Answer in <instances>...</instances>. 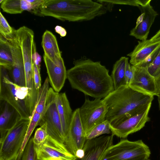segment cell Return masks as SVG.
<instances>
[{
    "label": "cell",
    "instance_id": "cell-1",
    "mask_svg": "<svg viewBox=\"0 0 160 160\" xmlns=\"http://www.w3.org/2000/svg\"><path fill=\"white\" fill-rule=\"evenodd\" d=\"M67 70V79L72 88L95 98H103L114 90L109 70L100 62L82 58L75 60Z\"/></svg>",
    "mask_w": 160,
    "mask_h": 160
},
{
    "label": "cell",
    "instance_id": "cell-2",
    "mask_svg": "<svg viewBox=\"0 0 160 160\" xmlns=\"http://www.w3.org/2000/svg\"><path fill=\"white\" fill-rule=\"evenodd\" d=\"M112 5L92 0H45L40 7V16L62 21L82 22L105 14Z\"/></svg>",
    "mask_w": 160,
    "mask_h": 160
},
{
    "label": "cell",
    "instance_id": "cell-3",
    "mask_svg": "<svg viewBox=\"0 0 160 160\" xmlns=\"http://www.w3.org/2000/svg\"><path fill=\"white\" fill-rule=\"evenodd\" d=\"M153 98L128 86H122L102 99L108 108L105 120L110 126L115 125L145 110Z\"/></svg>",
    "mask_w": 160,
    "mask_h": 160
},
{
    "label": "cell",
    "instance_id": "cell-4",
    "mask_svg": "<svg viewBox=\"0 0 160 160\" xmlns=\"http://www.w3.org/2000/svg\"><path fill=\"white\" fill-rule=\"evenodd\" d=\"M28 96V89L14 83L8 70L0 66V100L5 101L12 107L21 118L30 119Z\"/></svg>",
    "mask_w": 160,
    "mask_h": 160
},
{
    "label": "cell",
    "instance_id": "cell-5",
    "mask_svg": "<svg viewBox=\"0 0 160 160\" xmlns=\"http://www.w3.org/2000/svg\"><path fill=\"white\" fill-rule=\"evenodd\" d=\"M150 150L142 140L130 141L122 138L104 152L100 160H131L140 158H149Z\"/></svg>",
    "mask_w": 160,
    "mask_h": 160
},
{
    "label": "cell",
    "instance_id": "cell-6",
    "mask_svg": "<svg viewBox=\"0 0 160 160\" xmlns=\"http://www.w3.org/2000/svg\"><path fill=\"white\" fill-rule=\"evenodd\" d=\"M57 92L49 88L44 110L38 126L46 129L48 136L64 143L65 137L56 102Z\"/></svg>",
    "mask_w": 160,
    "mask_h": 160
},
{
    "label": "cell",
    "instance_id": "cell-7",
    "mask_svg": "<svg viewBox=\"0 0 160 160\" xmlns=\"http://www.w3.org/2000/svg\"><path fill=\"white\" fill-rule=\"evenodd\" d=\"M30 119L20 118L0 143V160H9L18 155Z\"/></svg>",
    "mask_w": 160,
    "mask_h": 160
},
{
    "label": "cell",
    "instance_id": "cell-8",
    "mask_svg": "<svg viewBox=\"0 0 160 160\" xmlns=\"http://www.w3.org/2000/svg\"><path fill=\"white\" fill-rule=\"evenodd\" d=\"M79 110L81 120L86 135L93 128L105 120L108 108L102 99L95 98L90 100L86 98Z\"/></svg>",
    "mask_w": 160,
    "mask_h": 160
},
{
    "label": "cell",
    "instance_id": "cell-9",
    "mask_svg": "<svg viewBox=\"0 0 160 160\" xmlns=\"http://www.w3.org/2000/svg\"><path fill=\"white\" fill-rule=\"evenodd\" d=\"M35 148L38 160H74L76 158L68 150L64 143L49 136L43 143L35 145Z\"/></svg>",
    "mask_w": 160,
    "mask_h": 160
},
{
    "label": "cell",
    "instance_id": "cell-10",
    "mask_svg": "<svg viewBox=\"0 0 160 160\" xmlns=\"http://www.w3.org/2000/svg\"><path fill=\"white\" fill-rule=\"evenodd\" d=\"M151 105L138 114L115 125H110L112 134L120 138H126L129 134L140 130L150 120L148 113Z\"/></svg>",
    "mask_w": 160,
    "mask_h": 160
},
{
    "label": "cell",
    "instance_id": "cell-11",
    "mask_svg": "<svg viewBox=\"0 0 160 160\" xmlns=\"http://www.w3.org/2000/svg\"><path fill=\"white\" fill-rule=\"evenodd\" d=\"M86 140V135L80 118L79 108H78L73 112L72 119L64 144L68 150L75 156L78 150L83 148Z\"/></svg>",
    "mask_w": 160,
    "mask_h": 160
},
{
    "label": "cell",
    "instance_id": "cell-12",
    "mask_svg": "<svg viewBox=\"0 0 160 160\" xmlns=\"http://www.w3.org/2000/svg\"><path fill=\"white\" fill-rule=\"evenodd\" d=\"M10 45L13 59L11 69L8 71L13 82L22 87H26L24 67L21 48L14 32L12 37L7 40Z\"/></svg>",
    "mask_w": 160,
    "mask_h": 160
},
{
    "label": "cell",
    "instance_id": "cell-13",
    "mask_svg": "<svg viewBox=\"0 0 160 160\" xmlns=\"http://www.w3.org/2000/svg\"><path fill=\"white\" fill-rule=\"evenodd\" d=\"M151 0L146 4L138 7L141 14L138 18L135 27L129 35L141 41L147 39L150 28L158 13L150 4Z\"/></svg>",
    "mask_w": 160,
    "mask_h": 160
},
{
    "label": "cell",
    "instance_id": "cell-14",
    "mask_svg": "<svg viewBox=\"0 0 160 160\" xmlns=\"http://www.w3.org/2000/svg\"><path fill=\"white\" fill-rule=\"evenodd\" d=\"M133 66L134 76L128 86L134 90L145 94L153 96H156L155 78L149 73L147 67Z\"/></svg>",
    "mask_w": 160,
    "mask_h": 160
},
{
    "label": "cell",
    "instance_id": "cell-15",
    "mask_svg": "<svg viewBox=\"0 0 160 160\" xmlns=\"http://www.w3.org/2000/svg\"><path fill=\"white\" fill-rule=\"evenodd\" d=\"M114 135L102 136L86 140L83 149L84 154L74 160H100L105 151L113 145Z\"/></svg>",
    "mask_w": 160,
    "mask_h": 160
},
{
    "label": "cell",
    "instance_id": "cell-16",
    "mask_svg": "<svg viewBox=\"0 0 160 160\" xmlns=\"http://www.w3.org/2000/svg\"><path fill=\"white\" fill-rule=\"evenodd\" d=\"M49 82L52 88L56 92H59L63 87L67 79V70L63 59L59 63L56 64L43 56Z\"/></svg>",
    "mask_w": 160,
    "mask_h": 160
},
{
    "label": "cell",
    "instance_id": "cell-17",
    "mask_svg": "<svg viewBox=\"0 0 160 160\" xmlns=\"http://www.w3.org/2000/svg\"><path fill=\"white\" fill-rule=\"evenodd\" d=\"M20 118L19 114L12 107L5 101H0V143Z\"/></svg>",
    "mask_w": 160,
    "mask_h": 160
},
{
    "label": "cell",
    "instance_id": "cell-18",
    "mask_svg": "<svg viewBox=\"0 0 160 160\" xmlns=\"http://www.w3.org/2000/svg\"><path fill=\"white\" fill-rule=\"evenodd\" d=\"M56 102L65 140L68 133L73 112L65 92H57Z\"/></svg>",
    "mask_w": 160,
    "mask_h": 160
},
{
    "label": "cell",
    "instance_id": "cell-19",
    "mask_svg": "<svg viewBox=\"0 0 160 160\" xmlns=\"http://www.w3.org/2000/svg\"><path fill=\"white\" fill-rule=\"evenodd\" d=\"M160 47V41L153 42L150 39L139 41L133 51L127 54L130 58V63L132 66L139 65Z\"/></svg>",
    "mask_w": 160,
    "mask_h": 160
},
{
    "label": "cell",
    "instance_id": "cell-20",
    "mask_svg": "<svg viewBox=\"0 0 160 160\" xmlns=\"http://www.w3.org/2000/svg\"><path fill=\"white\" fill-rule=\"evenodd\" d=\"M41 45L44 55L54 63L58 64L63 59L56 37L51 31L47 30L44 32Z\"/></svg>",
    "mask_w": 160,
    "mask_h": 160
},
{
    "label": "cell",
    "instance_id": "cell-21",
    "mask_svg": "<svg viewBox=\"0 0 160 160\" xmlns=\"http://www.w3.org/2000/svg\"><path fill=\"white\" fill-rule=\"evenodd\" d=\"M128 58L122 57L114 63L111 77L114 90L122 86L126 85L125 81V72L126 64Z\"/></svg>",
    "mask_w": 160,
    "mask_h": 160
},
{
    "label": "cell",
    "instance_id": "cell-22",
    "mask_svg": "<svg viewBox=\"0 0 160 160\" xmlns=\"http://www.w3.org/2000/svg\"><path fill=\"white\" fill-rule=\"evenodd\" d=\"M12 64V56L8 42L0 35V66L9 71Z\"/></svg>",
    "mask_w": 160,
    "mask_h": 160
},
{
    "label": "cell",
    "instance_id": "cell-23",
    "mask_svg": "<svg viewBox=\"0 0 160 160\" xmlns=\"http://www.w3.org/2000/svg\"><path fill=\"white\" fill-rule=\"evenodd\" d=\"M49 81L47 77L38 90L37 97L33 111L41 115L43 113L45 107L49 90Z\"/></svg>",
    "mask_w": 160,
    "mask_h": 160
},
{
    "label": "cell",
    "instance_id": "cell-24",
    "mask_svg": "<svg viewBox=\"0 0 160 160\" xmlns=\"http://www.w3.org/2000/svg\"><path fill=\"white\" fill-rule=\"evenodd\" d=\"M41 116L42 115L33 111L24 141L18 154V157L20 160H21L23 152L33 132L38 126Z\"/></svg>",
    "mask_w": 160,
    "mask_h": 160
},
{
    "label": "cell",
    "instance_id": "cell-25",
    "mask_svg": "<svg viewBox=\"0 0 160 160\" xmlns=\"http://www.w3.org/2000/svg\"><path fill=\"white\" fill-rule=\"evenodd\" d=\"M1 8L3 11L11 14H19L23 11L21 0H0Z\"/></svg>",
    "mask_w": 160,
    "mask_h": 160
},
{
    "label": "cell",
    "instance_id": "cell-26",
    "mask_svg": "<svg viewBox=\"0 0 160 160\" xmlns=\"http://www.w3.org/2000/svg\"><path fill=\"white\" fill-rule=\"evenodd\" d=\"M111 132L110 123L105 120L91 129L86 134V139L90 140L94 139L103 134H109Z\"/></svg>",
    "mask_w": 160,
    "mask_h": 160
},
{
    "label": "cell",
    "instance_id": "cell-27",
    "mask_svg": "<svg viewBox=\"0 0 160 160\" xmlns=\"http://www.w3.org/2000/svg\"><path fill=\"white\" fill-rule=\"evenodd\" d=\"M21 160H38L33 137L30 138L27 143Z\"/></svg>",
    "mask_w": 160,
    "mask_h": 160
},
{
    "label": "cell",
    "instance_id": "cell-28",
    "mask_svg": "<svg viewBox=\"0 0 160 160\" xmlns=\"http://www.w3.org/2000/svg\"><path fill=\"white\" fill-rule=\"evenodd\" d=\"M15 30L9 25L7 20L0 12V35L7 40L14 35Z\"/></svg>",
    "mask_w": 160,
    "mask_h": 160
},
{
    "label": "cell",
    "instance_id": "cell-29",
    "mask_svg": "<svg viewBox=\"0 0 160 160\" xmlns=\"http://www.w3.org/2000/svg\"><path fill=\"white\" fill-rule=\"evenodd\" d=\"M150 0H100V1L103 2L114 4L126 5L139 7L147 4Z\"/></svg>",
    "mask_w": 160,
    "mask_h": 160
},
{
    "label": "cell",
    "instance_id": "cell-30",
    "mask_svg": "<svg viewBox=\"0 0 160 160\" xmlns=\"http://www.w3.org/2000/svg\"><path fill=\"white\" fill-rule=\"evenodd\" d=\"M48 135L45 129L40 127L36 130L33 137L35 145H39L43 143L46 140Z\"/></svg>",
    "mask_w": 160,
    "mask_h": 160
},
{
    "label": "cell",
    "instance_id": "cell-31",
    "mask_svg": "<svg viewBox=\"0 0 160 160\" xmlns=\"http://www.w3.org/2000/svg\"><path fill=\"white\" fill-rule=\"evenodd\" d=\"M149 73L155 78L160 73V51L152 63L147 66Z\"/></svg>",
    "mask_w": 160,
    "mask_h": 160
},
{
    "label": "cell",
    "instance_id": "cell-32",
    "mask_svg": "<svg viewBox=\"0 0 160 160\" xmlns=\"http://www.w3.org/2000/svg\"><path fill=\"white\" fill-rule=\"evenodd\" d=\"M133 66L132 65L131 66L128 61L126 64L125 72V81L126 85H129L133 79Z\"/></svg>",
    "mask_w": 160,
    "mask_h": 160
},
{
    "label": "cell",
    "instance_id": "cell-33",
    "mask_svg": "<svg viewBox=\"0 0 160 160\" xmlns=\"http://www.w3.org/2000/svg\"><path fill=\"white\" fill-rule=\"evenodd\" d=\"M40 69L34 62L33 65V79L36 89L38 91L41 87Z\"/></svg>",
    "mask_w": 160,
    "mask_h": 160
},
{
    "label": "cell",
    "instance_id": "cell-34",
    "mask_svg": "<svg viewBox=\"0 0 160 160\" xmlns=\"http://www.w3.org/2000/svg\"><path fill=\"white\" fill-rule=\"evenodd\" d=\"M33 59L34 62L38 67L40 69V63L41 61V56L36 51L33 55Z\"/></svg>",
    "mask_w": 160,
    "mask_h": 160
},
{
    "label": "cell",
    "instance_id": "cell-35",
    "mask_svg": "<svg viewBox=\"0 0 160 160\" xmlns=\"http://www.w3.org/2000/svg\"><path fill=\"white\" fill-rule=\"evenodd\" d=\"M55 32L59 34L61 37H64L67 34V31L66 29L62 27L57 26L55 28Z\"/></svg>",
    "mask_w": 160,
    "mask_h": 160
},
{
    "label": "cell",
    "instance_id": "cell-36",
    "mask_svg": "<svg viewBox=\"0 0 160 160\" xmlns=\"http://www.w3.org/2000/svg\"><path fill=\"white\" fill-rule=\"evenodd\" d=\"M155 80L157 89V95L160 93V73L156 77ZM156 95V96H157Z\"/></svg>",
    "mask_w": 160,
    "mask_h": 160
},
{
    "label": "cell",
    "instance_id": "cell-37",
    "mask_svg": "<svg viewBox=\"0 0 160 160\" xmlns=\"http://www.w3.org/2000/svg\"><path fill=\"white\" fill-rule=\"evenodd\" d=\"M150 40L153 42L160 41V29L150 39Z\"/></svg>",
    "mask_w": 160,
    "mask_h": 160
},
{
    "label": "cell",
    "instance_id": "cell-38",
    "mask_svg": "<svg viewBox=\"0 0 160 160\" xmlns=\"http://www.w3.org/2000/svg\"><path fill=\"white\" fill-rule=\"evenodd\" d=\"M131 160H150L149 158H140Z\"/></svg>",
    "mask_w": 160,
    "mask_h": 160
},
{
    "label": "cell",
    "instance_id": "cell-39",
    "mask_svg": "<svg viewBox=\"0 0 160 160\" xmlns=\"http://www.w3.org/2000/svg\"><path fill=\"white\" fill-rule=\"evenodd\" d=\"M158 97V103L159 107L160 110V93H158L157 95Z\"/></svg>",
    "mask_w": 160,
    "mask_h": 160
},
{
    "label": "cell",
    "instance_id": "cell-40",
    "mask_svg": "<svg viewBox=\"0 0 160 160\" xmlns=\"http://www.w3.org/2000/svg\"><path fill=\"white\" fill-rule=\"evenodd\" d=\"M18 155L17 156L9 160H19L18 158Z\"/></svg>",
    "mask_w": 160,
    "mask_h": 160
},
{
    "label": "cell",
    "instance_id": "cell-41",
    "mask_svg": "<svg viewBox=\"0 0 160 160\" xmlns=\"http://www.w3.org/2000/svg\"></svg>",
    "mask_w": 160,
    "mask_h": 160
}]
</instances>
